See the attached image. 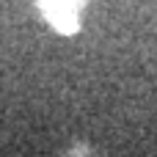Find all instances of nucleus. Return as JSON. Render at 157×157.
<instances>
[{
  "label": "nucleus",
  "instance_id": "nucleus-1",
  "mask_svg": "<svg viewBox=\"0 0 157 157\" xmlns=\"http://www.w3.org/2000/svg\"><path fill=\"white\" fill-rule=\"evenodd\" d=\"M39 8L55 30L75 33L80 11H83V0H39Z\"/></svg>",
  "mask_w": 157,
  "mask_h": 157
}]
</instances>
